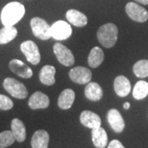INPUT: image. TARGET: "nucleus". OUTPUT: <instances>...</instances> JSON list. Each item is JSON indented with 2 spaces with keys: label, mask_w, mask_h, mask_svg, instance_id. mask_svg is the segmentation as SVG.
<instances>
[{
  "label": "nucleus",
  "mask_w": 148,
  "mask_h": 148,
  "mask_svg": "<svg viewBox=\"0 0 148 148\" xmlns=\"http://www.w3.org/2000/svg\"><path fill=\"white\" fill-rule=\"evenodd\" d=\"M17 29L14 26L4 27L0 30V45L8 44L17 36Z\"/></svg>",
  "instance_id": "nucleus-23"
},
{
  "label": "nucleus",
  "mask_w": 148,
  "mask_h": 148,
  "mask_svg": "<svg viewBox=\"0 0 148 148\" xmlns=\"http://www.w3.org/2000/svg\"><path fill=\"white\" fill-rule=\"evenodd\" d=\"M92 143L96 148H105L108 143V136L106 130L101 127H95L91 130Z\"/></svg>",
  "instance_id": "nucleus-16"
},
{
  "label": "nucleus",
  "mask_w": 148,
  "mask_h": 148,
  "mask_svg": "<svg viewBox=\"0 0 148 148\" xmlns=\"http://www.w3.org/2000/svg\"><path fill=\"white\" fill-rule=\"evenodd\" d=\"M123 108H124L125 110H128V109L130 108V103H129V102H125V103L123 104Z\"/></svg>",
  "instance_id": "nucleus-30"
},
{
  "label": "nucleus",
  "mask_w": 148,
  "mask_h": 148,
  "mask_svg": "<svg viewBox=\"0 0 148 148\" xmlns=\"http://www.w3.org/2000/svg\"><path fill=\"white\" fill-rule=\"evenodd\" d=\"M107 119L111 128L115 132H122L125 127V123L119 111L116 109H111L108 111Z\"/></svg>",
  "instance_id": "nucleus-10"
},
{
  "label": "nucleus",
  "mask_w": 148,
  "mask_h": 148,
  "mask_svg": "<svg viewBox=\"0 0 148 148\" xmlns=\"http://www.w3.org/2000/svg\"><path fill=\"white\" fill-rule=\"evenodd\" d=\"M53 53L58 61L66 67H72L75 63V58L72 51L61 43L54 44L53 47Z\"/></svg>",
  "instance_id": "nucleus-5"
},
{
  "label": "nucleus",
  "mask_w": 148,
  "mask_h": 148,
  "mask_svg": "<svg viewBox=\"0 0 148 148\" xmlns=\"http://www.w3.org/2000/svg\"><path fill=\"white\" fill-rule=\"evenodd\" d=\"M49 135L45 130H37L32 138V148H48Z\"/></svg>",
  "instance_id": "nucleus-18"
},
{
  "label": "nucleus",
  "mask_w": 148,
  "mask_h": 148,
  "mask_svg": "<svg viewBox=\"0 0 148 148\" xmlns=\"http://www.w3.org/2000/svg\"><path fill=\"white\" fill-rule=\"evenodd\" d=\"M10 70L22 78H31L33 76L32 69L19 59H12L9 63Z\"/></svg>",
  "instance_id": "nucleus-11"
},
{
  "label": "nucleus",
  "mask_w": 148,
  "mask_h": 148,
  "mask_svg": "<svg viewBox=\"0 0 148 148\" xmlns=\"http://www.w3.org/2000/svg\"><path fill=\"white\" fill-rule=\"evenodd\" d=\"M55 73L56 69L51 65L44 66L39 74V77L40 82L46 86H52L55 83Z\"/></svg>",
  "instance_id": "nucleus-19"
},
{
  "label": "nucleus",
  "mask_w": 148,
  "mask_h": 148,
  "mask_svg": "<svg viewBox=\"0 0 148 148\" xmlns=\"http://www.w3.org/2000/svg\"><path fill=\"white\" fill-rule=\"evenodd\" d=\"M114 88L117 95L120 97L127 96L131 91V83L124 76H118L114 82Z\"/></svg>",
  "instance_id": "nucleus-14"
},
{
  "label": "nucleus",
  "mask_w": 148,
  "mask_h": 148,
  "mask_svg": "<svg viewBox=\"0 0 148 148\" xmlns=\"http://www.w3.org/2000/svg\"><path fill=\"white\" fill-rule=\"evenodd\" d=\"M75 92L72 89H65L61 92L58 99V106L62 110H69L73 105Z\"/></svg>",
  "instance_id": "nucleus-21"
},
{
  "label": "nucleus",
  "mask_w": 148,
  "mask_h": 148,
  "mask_svg": "<svg viewBox=\"0 0 148 148\" xmlns=\"http://www.w3.org/2000/svg\"><path fill=\"white\" fill-rule=\"evenodd\" d=\"M3 87L12 96L17 98V99H25L28 95L27 87L23 83L20 82L19 81L12 78L7 77L3 81Z\"/></svg>",
  "instance_id": "nucleus-3"
},
{
  "label": "nucleus",
  "mask_w": 148,
  "mask_h": 148,
  "mask_svg": "<svg viewBox=\"0 0 148 148\" xmlns=\"http://www.w3.org/2000/svg\"><path fill=\"white\" fill-rule=\"evenodd\" d=\"M28 106L32 110L46 109L49 106V99L48 95L41 91H36L30 97L28 101Z\"/></svg>",
  "instance_id": "nucleus-12"
},
{
  "label": "nucleus",
  "mask_w": 148,
  "mask_h": 148,
  "mask_svg": "<svg viewBox=\"0 0 148 148\" xmlns=\"http://www.w3.org/2000/svg\"><path fill=\"white\" fill-rule=\"evenodd\" d=\"M21 50L29 63L37 65L40 62V53L37 45L32 40H27L21 44Z\"/></svg>",
  "instance_id": "nucleus-6"
},
{
  "label": "nucleus",
  "mask_w": 148,
  "mask_h": 148,
  "mask_svg": "<svg viewBox=\"0 0 148 148\" xmlns=\"http://www.w3.org/2000/svg\"><path fill=\"white\" fill-rule=\"evenodd\" d=\"M127 16L132 20L138 22H145L148 20V12L143 7L136 3H127L125 7Z\"/></svg>",
  "instance_id": "nucleus-9"
},
{
  "label": "nucleus",
  "mask_w": 148,
  "mask_h": 148,
  "mask_svg": "<svg viewBox=\"0 0 148 148\" xmlns=\"http://www.w3.org/2000/svg\"><path fill=\"white\" fill-rule=\"evenodd\" d=\"M67 20L75 27H83L87 24V17L84 13L76 9H70L66 12Z\"/></svg>",
  "instance_id": "nucleus-15"
},
{
  "label": "nucleus",
  "mask_w": 148,
  "mask_h": 148,
  "mask_svg": "<svg viewBox=\"0 0 148 148\" xmlns=\"http://www.w3.org/2000/svg\"><path fill=\"white\" fill-rule=\"evenodd\" d=\"M25 7L18 2H11L3 8L1 21L4 27H12L16 24L25 15Z\"/></svg>",
  "instance_id": "nucleus-1"
},
{
  "label": "nucleus",
  "mask_w": 148,
  "mask_h": 148,
  "mask_svg": "<svg viewBox=\"0 0 148 148\" xmlns=\"http://www.w3.org/2000/svg\"><path fill=\"white\" fill-rule=\"evenodd\" d=\"M119 30L113 23H106L101 26L97 32V39L101 45L110 49L114 46L118 40Z\"/></svg>",
  "instance_id": "nucleus-2"
},
{
  "label": "nucleus",
  "mask_w": 148,
  "mask_h": 148,
  "mask_svg": "<svg viewBox=\"0 0 148 148\" xmlns=\"http://www.w3.org/2000/svg\"><path fill=\"white\" fill-rule=\"evenodd\" d=\"M134 74L140 78L148 77V59H142L138 61L132 67Z\"/></svg>",
  "instance_id": "nucleus-25"
},
{
  "label": "nucleus",
  "mask_w": 148,
  "mask_h": 148,
  "mask_svg": "<svg viewBox=\"0 0 148 148\" xmlns=\"http://www.w3.org/2000/svg\"><path fill=\"white\" fill-rule=\"evenodd\" d=\"M13 107V102L9 97L4 95H0V110H9Z\"/></svg>",
  "instance_id": "nucleus-27"
},
{
  "label": "nucleus",
  "mask_w": 148,
  "mask_h": 148,
  "mask_svg": "<svg viewBox=\"0 0 148 148\" xmlns=\"http://www.w3.org/2000/svg\"><path fill=\"white\" fill-rule=\"evenodd\" d=\"M73 29L68 22L58 21L51 26V36L58 40H64L72 36Z\"/></svg>",
  "instance_id": "nucleus-7"
},
{
  "label": "nucleus",
  "mask_w": 148,
  "mask_h": 148,
  "mask_svg": "<svg viewBox=\"0 0 148 148\" xmlns=\"http://www.w3.org/2000/svg\"><path fill=\"white\" fill-rule=\"evenodd\" d=\"M16 139L12 131H3L0 132V148H6L12 145Z\"/></svg>",
  "instance_id": "nucleus-26"
},
{
  "label": "nucleus",
  "mask_w": 148,
  "mask_h": 148,
  "mask_svg": "<svg viewBox=\"0 0 148 148\" xmlns=\"http://www.w3.org/2000/svg\"><path fill=\"white\" fill-rule=\"evenodd\" d=\"M105 59V54L101 48L94 47L90 50L88 56V65L90 68L96 69L101 65Z\"/></svg>",
  "instance_id": "nucleus-22"
},
{
  "label": "nucleus",
  "mask_w": 148,
  "mask_h": 148,
  "mask_svg": "<svg viewBox=\"0 0 148 148\" xmlns=\"http://www.w3.org/2000/svg\"><path fill=\"white\" fill-rule=\"evenodd\" d=\"M108 148H125L123 147V145L122 144L119 140H112L110 143H109Z\"/></svg>",
  "instance_id": "nucleus-28"
},
{
  "label": "nucleus",
  "mask_w": 148,
  "mask_h": 148,
  "mask_svg": "<svg viewBox=\"0 0 148 148\" xmlns=\"http://www.w3.org/2000/svg\"><path fill=\"white\" fill-rule=\"evenodd\" d=\"M69 77L75 83L80 85L87 84L92 78V73L87 68L77 66L69 71Z\"/></svg>",
  "instance_id": "nucleus-8"
},
{
  "label": "nucleus",
  "mask_w": 148,
  "mask_h": 148,
  "mask_svg": "<svg viewBox=\"0 0 148 148\" xmlns=\"http://www.w3.org/2000/svg\"><path fill=\"white\" fill-rule=\"evenodd\" d=\"M85 95L91 101H100L103 97L102 87L96 82H89L85 88Z\"/></svg>",
  "instance_id": "nucleus-20"
},
{
  "label": "nucleus",
  "mask_w": 148,
  "mask_h": 148,
  "mask_svg": "<svg viewBox=\"0 0 148 148\" xmlns=\"http://www.w3.org/2000/svg\"><path fill=\"white\" fill-rule=\"evenodd\" d=\"M81 123L88 128H95L101 127V119L98 114L90 110H84L82 112L80 115Z\"/></svg>",
  "instance_id": "nucleus-13"
},
{
  "label": "nucleus",
  "mask_w": 148,
  "mask_h": 148,
  "mask_svg": "<svg viewBox=\"0 0 148 148\" xmlns=\"http://www.w3.org/2000/svg\"><path fill=\"white\" fill-rule=\"evenodd\" d=\"M11 129L16 141H17L18 143H22L26 140V138H27L26 127L23 122L20 120L19 119H13L12 120Z\"/></svg>",
  "instance_id": "nucleus-17"
},
{
  "label": "nucleus",
  "mask_w": 148,
  "mask_h": 148,
  "mask_svg": "<svg viewBox=\"0 0 148 148\" xmlns=\"http://www.w3.org/2000/svg\"><path fill=\"white\" fill-rule=\"evenodd\" d=\"M135 1L139 3L144 4V5H147L148 4V0H135Z\"/></svg>",
  "instance_id": "nucleus-29"
},
{
  "label": "nucleus",
  "mask_w": 148,
  "mask_h": 148,
  "mask_svg": "<svg viewBox=\"0 0 148 148\" xmlns=\"http://www.w3.org/2000/svg\"><path fill=\"white\" fill-rule=\"evenodd\" d=\"M132 95L134 99L140 101L146 98L148 95V82L146 81H138L135 84L133 90H132Z\"/></svg>",
  "instance_id": "nucleus-24"
},
{
  "label": "nucleus",
  "mask_w": 148,
  "mask_h": 148,
  "mask_svg": "<svg viewBox=\"0 0 148 148\" xmlns=\"http://www.w3.org/2000/svg\"><path fill=\"white\" fill-rule=\"evenodd\" d=\"M31 27L33 35L40 40H46L52 37L51 27L40 17H33L31 20Z\"/></svg>",
  "instance_id": "nucleus-4"
}]
</instances>
